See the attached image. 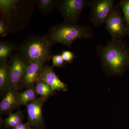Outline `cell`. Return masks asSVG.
Returning a JSON list of instances; mask_svg holds the SVG:
<instances>
[{"instance_id": "6da1fadb", "label": "cell", "mask_w": 129, "mask_h": 129, "mask_svg": "<svg viewBox=\"0 0 129 129\" xmlns=\"http://www.w3.org/2000/svg\"><path fill=\"white\" fill-rule=\"evenodd\" d=\"M96 51L107 76H121L129 69V46L122 39L112 38L105 46L97 47Z\"/></svg>"}, {"instance_id": "7a4b0ae2", "label": "cell", "mask_w": 129, "mask_h": 129, "mask_svg": "<svg viewBox=\"0 0 129 129\" xmlns=\"http://www.w3.org/2000/svg\"><path fill=\"white\" fill-rule=\"evenodd\" d=\"M46 37L51 44L71 46L76 40L92 39L94 34L89 25L64 23L51 28Z\"/></svg>"}, {"instance_id": "3957f363", "label": "cell", "mask_w": 129, "mask_h": 129, "mask_svg": "<svg viewBox=\"0 0 129 129\" xmlns=\"http://www.w3.org/2000/svg\"><path fill=\"white\" fill-rule=\"evenodd\" d=\"M52 45L45 36H32L23 42L19 50L29 63L40 62L44 63L50 58Z\"/></svg>"}, {"instance_id": "277c9868", "label": "cell", "mask_w": 129, "mask_h": 129, "mask_svg": "<svg viewBox=\"0 0 129 129\" xmlns=\"http://www.w3.org/2000/svg\"><path fill=\"white\" fill-rule=\"evenodd\" d=\"M90 0L56 1V7L64 18L65 23L78 24L84 9L90 7Z\"/></svg>"}, {"instance_id": "5b68a950", "label": "cell", "mask_w": 129, "mask_h": 129, "mask_svg": "<svg viewBox=\"0 0 129 129\" xmlns=\"http://www.w3.org/2000/svg\"><path fill=\"white\" fill-rule=\"evenodd\" d=\"M27 2L19 0L0 1L1 18L7 23L10 31L12 26H14V23L26 12Z\"/></svg>"}, {"instance_id": "8992f818", "label": "cell", "mask_w": 129, "mask_h": 129, "mask_svg": "<svg viewBox=\"0 0 129 129\" xmlns=\"http://www.w3.org/2000/svg\"><path fill=\"white\" fill-rule=\"evenodd\" d=\"M115 0H94L90 7L89 18L92 24L96 27L106 23L115 6Z\"/></svg>"}, {"instance_id": "52a82bcc", "label": "cell", "mask_w": 129, "mask_h": 129, "mask_svg": "<svg viewBox=\"0 0 129 129\" xmlns=\"http://www.w3.org/2000/svg\"><path fill=\"white\" fill-rule=\"evenodd\" d=\"M29 63L20 52L12 56L9 62L8 89L17 88L21 85Z\"/></svg>"}, {"instance_id": "ba28073f", "label": "cell", "mask_w": 129, "mask_h": 129, "mask_svg": "<svg viewBox=\"0 0 129 129\" xmlns=\"http://www.w3.org/2000/svg\"><path fill=\"white\" fill-rule=\"evenodd\" d=\"M122 13L119 6L115 5L105 23L106 30L112 38L122 39L129 34Z\"/></svg>"}, {"instance_id": "9c48e42d", "label": "cell", "mask_w": 129, "mask_h": 129, "mask_svg": "<svg viewBox=\"0 0 129 129\" xmlns=\"http://www.w3.org/2000/svg\"><path fill=\"white\" fill-rule=\"evenodd\" d=\"M40 97L26 106L28 123L31 127L37 129H44L45 127L42 115V107L45 101Z\"/></svg>"}, {"instance_id": "30bf717a", "label": "cell", "mask_w": 129, "mask_h": 129, "mask_svg": "<svg viewBox=\"0 0 129 129\" xmlns=\"http://www.w3.org/2000/svg\"><path fill=\"white\" fill-rule=\"evenodd\" d=\"M40 80L47 83L54 91H66L68 90V85L60 80L53 71L52 67L50 66H44L40 76Z\"/></svg>"}, {"instance_id": "8fae6325", "label": "cell", "mask_w": 129, "mask_h": 129, "mask_svg": "<svg viewBox=\"0 0 129 129\" xmlns=\"http://www.w3.org/2000/svg\"><path fill=\"white\" fill-rule=\"evenodd\" d=\"M44 64L40 62L29 63L25 70L21 85L27 88L34 86L35 84L40 80Z\"/></svg>"}, {"instance_id": "7c38bea8", "label": "cell", "mask_w": 129, "mask_h": 129, "mask_svg": "<svg viewBox=\"0 0 129 129\" xmlns=\"http://www.w3.org/2000/svg\"><path fill=\"white\" fill-rule=\"evenodd\" d=\"M17 88H9L0 103V111L2 113H7L19 106L18 101Z\"/></svg>"}, {"instance_id": "4fadbf2b", "label": "cell", "mask_w": 129, "mask_h": 129, "mask_svg": "<svg viewBox=\"0 0 129 129\" xmlns=\"http://www.w3.org/2000/svg\"><path fill=\"white\" fill-rule=\"evenodd\" d=\"M37 95L35 86L27 88L25 90L18 93V106H27L29 103L37 99Z\"/></svg>"}, {"instance_id": "5bb4252c", "label": "cell", "mask_w": 129, "mask_h": 129, "mask_svg": "<svg viewBox=\"0 0 129 129\" xmlns=\"http://www.w3.org/2000/svg\"><path fill=\"white\" fill-rule=\"evenodd\" d=\"M9 82V62H1L0 64V89L4 91L8 89Z\"/></svg>"}, {"instance_id": "9a60e30c", "label": "cell", "mask_w": 129, "mask_h": 129, "mask_svg": "<svg viewBox=\"0 0 129 129\" xmlns=\"http://www.w3.org/2000/svg\"><path fill=\"white\" fill-rule=\"evenodd\" d=\"M16 44L11 42L1 41L0 42V61H7L8 58L17 48Z\"/></svg>"}, {"instance_id": "2e32d148", "label": "cell", "mask_w": 129, "mask_h": 129, "mask_svg": "<svg viewBox=\"0 0 129 129\" xmlns=\"http://www.w3.org/2000/svg\"><path fill=\"white\" fill-rule=\"evenodd\" d=\"M23 115L22 112L18 111L13 113H10L3 122L4 127L6 128L12 129L22 122Z\"/></svg>"}, {"instance_id": "e0dca14e", "label": "cell", "mask_w": 129, "mask_h": 129, "mask_svg": "<svg viewBox=\"0 0 129 129\" xmlns=\"http://www.w3.org/2000/svg\"><path fill=\"white\" fill-rule=\"evenodd\" d=\"M36 84L35 88L37 94L40 95L45 101L53 94L54 91L50 86L44 81H39Z\"/></svg>"}, {"instance_id": "ac0fdd59", "label": "cell", "mask_w": 129, "mask_h": 129, "mask_svg": "<svg viewBox=\"0 0 129 129\" xmlns=\"http://www.w3.org/2000/svg\"><path fill=\"white\" fill-rule=\"evenodd\" d=\"M38 8L42 13L48 14L56 7V1L54 0H37L35 1Z\"/></svg>"}, {"instance_id": "d6986e66", "label": "cell", "mask_w": 129, "mask_h": 129, "mask_svg": "<svg viewBox=\"0 0 129 129\" xmlns=\"http://www.w3.org/2000/svg\"><path fill=\"white\" fill-rule=\"evenodd\" d=\"M118 6L123 13L125 23L129 30V0L119 1Z\"/></svg>"}, {"instance_id": "ffe728a7", "label": "cell", "mask_w": 129, "mask_h": 129, "mask_svg": "<svg viewBox=\"0 0 129 129\" xmlns=\"http://www.w3.org/2000/svg\"><path fill=\"white\" fill-rule=\"evenodd\" d=\"M53 67H62L64 65L65 62L61 54H57L53 56L52 57Z\"/></svg>"}, {"instance_id": "44dd1931", "label": "cell", "mask_w": 129, "mask_h": 129, "mask_svg": "<svg viewBox=\"0 0 129 129\" xmlns=\"http://www.w3.org/2000/svg\"><path fill=\"white\" fill-rule=\"evenodd\" d=\"M61 55L64 61L69 63H71L76 57L74 53L69 51H63Z\"/></svg>"}, {"instance_id": "7402d4cb", "label": "cell", "mask_w": 129, "mask_h": 129, "mask_svg": "<svg viewBox=\"0 0 129 129\" xmlns=\"http://www.w3.org/2000/svg\"><path fill=\"white\" fill-rule=\"evenodd\" d=\"M8 25L4 20L1 18L0 20V35L1 37H5L10 32Z\"/></svg>"}, {"instance_id": "603a6c76", "label": "cell", "mask_w": 129, "mask_h": 129, "mask_svg": "<svg viewBox=\"0 0 129 129\" xmlns=\"http://www.w3.org/2000/svg\"><path fill=\"white\" fill-rule=\"evenodd\" d=\"M28 122L23 123H21L11 129H33Z\"/></svg>"}, {"instance_id": "cb8c5ba5", "label": "cell", "mask_w": 129, "mask_h": 129, "mask_svg": "<svg viewBox=\"0 0 129 129\" xmlns=\"http://www.w3.org/2000/svg\"><path fill=\"white\" fill-rule=\"evenodd\" d=\"M37 129L35 128V129Z\"/></svg>"}]
</instances>
